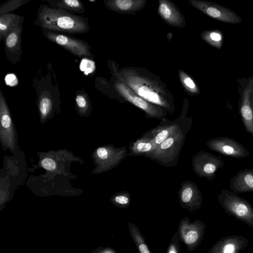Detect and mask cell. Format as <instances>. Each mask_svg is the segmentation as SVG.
Returning <instances> with one entry per match:
<instances>
[{
  "label": "cell",
  "instance_id": "cell-30",
  "mask_svg": "<svg viewBox=\"0 0 253 253\" xmlns=\"http://www.w3.org/2000/svg\"><path fill=\"white\" fill-rule=\"evenodd\" d=\"M152 146L149 143H139L137 146V149L139 152H144L150 150Z\"/></svg>",
  "mask_w": 253,
  "mask_h": 253
},
{
  "label": "cell",
  "instance_id": "cell-13",
  "mask_svg": "<svg viewBox=\"0 0 253 253\" xmlns=\"http://www.w3.org/2000/svg\"><path fill=\"white\" fill-rule=\"evenodd\" d=\"M201 160V172L209 179L214 178L217 169L224 166L223 161L220 157L209 153L204 154Z\"/></svg>",
  "mask_w": 253,
  "mask_h": 253
},
{
  "label": "cell",
  "instance_id": "cell-24",
  "mask_svg": "<svg viewBox=\"0 0 253 253\" xmlns=\"http://www.w3.org/2000/svg\"><path fill=\"white\" fill-rule=\"evenodd\" d=\"M159 11L161 15L165 19H169L172 15L170 7L166 3H162L159 6Z\"/></svg>",
  "mask_w": 253,
  "mask_h": 253
},
{
  "label": "cell",
  "instance_id": "cell-27",
  "mask_svg": "<svg viewBox=\"0 0 253 253\" xmlns=\"http://www.w3.org/2000/svg\"><path fill=\"white\" fill-rule=\"evenodd\" d=\"M89 253H117L116 250L109 247H98L91 252Z\"/></svg>",
  "mask_w": 253,
  "mask_h": 253
},
{
  "label": "cell",
  "instance_id": "cell-3",
  "mask_svg": "<svg viewBox=\"0 0 253 253\" xmlns=\"http://www.w3.org/2000/svg\"><path fill=\"white\" fill-rule=\"evenodd\" d=\"M217 200L228 215L253 227V207L249 201L226 189L220 191Z\"/></svg>",
  "mask_w": 253,
  "mask_h": 253
},
{
  "label": "cell",
  "instance_id": "cell-16",
  "mask_svg": "<svg viewBox=\"0 0 253 253\" xmlns=\"http://www.w3.org/2000/svg\"><path fill=\"white\" fill-rule=\"evenodd\" d=\"M128 228L131 238L139 253H151L138 227L134 223H128Z\"/></svg>",
  "mask_w": 253,
  "mask_h": 253
},
{
  "label": "cell",
  "instance_id": "cell-22",
  "mask_svg": "<svg viewBox=\"0 0 253 253\" xmlns=\"http://www.w3.org/2000/svg\"><path fill=\"white\" fill-rule=\"evenodd\" d=\"M179 241L178 232L176 231L172 237L166 253H181Z\"/></svg>",
  "mask_w": 253,
  "mask_h": 253
},
{
  "label": "cell",
  "instance_id": "cell-4",
  "mask_svg": "<svg viewBox=\"0 0 253 253\" xmlns=\"http://www.w3.org/2000/svg\"><path fill=\"white\" fill-rule=\"evenodd\" d=\"M42 31L47 40L73 55L80 58L86 57L93 59L91 47L86 41L44 29H42Z\"/></svg>",
  "mask_w": 253,
  "mask_h": 253
},
{
  "label": "cell",
  "instance_id": "cell-9",
  "mask_svg": "<svg viewBox=\"0 0 253 253\" xmlns=\"http://www.w3.org/2000/svg\"><path fill=\"white\" fill-rule=\"evenodd\" d=\"M248 243V239L242 235H229L219 239L207 253H239Z\"/></svg>",
  "mask_w": 253,
  "mask_h": 253
},
{
  "label": "cell",
  "instance_id": "cell-6",
  "mask_svg": "<svg viewBox=\"0 0 253 253\" xmlns=\"http://www.w3.org/2000/svg\"><path fill=\"white\" fill-rule=\"evenodd\" d=\"M207 145L211 149L224 156L239 159L250 156L244 146L231 138L217 137L209 140Z\"/></svg>",
  "mask_w": 253,
  "mask_h": 253
},
{
  "label": "cell",
  "instance_id": "cell-18",
  "mask_svg": "<svg viewBox=\"0 0 253 253\" xmlns=\"http://www.w3.org/2000/svg\"><path fill=\"white\" fill-rule=\"evenodd\" d=\"M118 88L123 95L136 106L144 110L147 108L148 104L147 102L142 98L132 94L125 85L121 84L118 86Z\"/></svg>",
  "mask_w": 253,
  "mask_h": 253
},
{
  "label": "cell",
  "instance_id": "cell-15",
  "mask_svg": "<svg viewBox=\"0 0 253 253\" xmlns=\"http://www.w3.org/2000/svg\"><path fill=\"white\" fill-rule=\"evenodd\" d=\"M53 8L61 9L72 14L83 13L85 11L84 3L80 0H46Z\"/></svg>",
  "mask_w": 253,
  "mask_h": 253
},
{
  "label": "cell",
  "instance_id": "cell-25",
  "mask_svg": "<svg viewBox=\"0 0 253 253\" xmlns=\"http://www.w3.org/2000/svg\"><path fill=\"white\" fill-rule=\"evenodd\" d=\"M41 165L44 169L48 171H52L56 168L55 162L49 158L43 159L42 161Z\"/></svg>",
  "mask_w": 253,
  "mask_h": 253
},
{
  "label": "cell",
  "instance_id": "cell-2",
  "mask_svg": "<svg viewBox=\"0 0 253 253\" xmlns=\"http://www.w3.org/2000/svg\"><path fill=\"white\" fill-rule=\"evenodd\" d=\"M38 98V106L42 119L51 115L60 103L59 83L52 64L40 69L32 80Z\"/></svg>",
  "mask_w": 253,
  "mask_h": 253
},
{
  "label": "cell",
  "instance_id": "cell-29",
  "mask_svg": "<svg viewBox=\"0 0 253 253\" xmlns=\"http://www.w3.org/2000/svg\"><path fill=\"white\" fill-rule=\"evenodd\" d=\"M168 135V131L167 130H163L159 133L156 137L155 142L159 144L164 141Z\"/></svg>",
  "mask_w": 253,
  "mask_h": 253
},
{
  "label": "cell",
  "instance_id": "cell-12",
  "mask_svg": "<svg viewBox=\"0 0 253 253\" xmlns=\"http://www.w3.org/2000/svg\"><path fill=\"white\" fill-rule=\"evenodd\" d=\"M229 189L236 193L253 192V169L240 170L229 181Z\"/></svg>",
  "mask_w": 253,
  "mask_h": 253
},
{
  "label": "cell",
  "instance_id": "cell-14",
  "mask_svg": "<svg viewBox=\"0 0 253 253\" xmlns=\"http://www.w3.org/2000/svg\"><path fill=\"white\" fill-rule=\"evenodd\" d=\"M24 19V17L14 13L0 16V42L4 40L12 29L23 23Z\"/></svg>",
  "mask_w": 253,
  "mask_h": 253
},
{
  "label": "cell",
  "instance_id": "cell-20",
  "mask_svg": "<svg viewBox=\"0 0 253 253\" xmlns=\"http://www.w3.org/2000/svg\"><path fill=\"white\" fill-rule=\"evenodd\" d=\"M137 92L139 96L150 102L161 104V101L158 94L145 86H141L138 88Z\"/></svg>",
  "mask_w": 253,
  "mask_h": 253
},
{
  "label": "cell",
  "instance_id": "cell-32",
  "mask_svg": "<svg viewBox=\"0 0 253 253\" xmlns=\"http://www.w3.org/2000/svg\"><path fill=\"white\" fill-rule=\"evenodd\" d=\"M184 83L187 86L191 89L194 88L196 86L194 82L189 77L184 78Z\"/></svg>",
  "mask_w": 253,
  "mask_h": 253
},
{
  "label": "cell",
  "instance_id": "cell-31",
  "mask_svg": "<svg viewBox=\"0 0 253 253\" xmlns=\"http://www.w3.org/2000/svg\"><path fill=\"white\" fill-rule=\"evenodd\" d=\"M173 143V138L171 137L168 138L161 143V148L163 149H168L172 145Z\"/></svg>",
  "mask_w": 253,
  "mask_h": 253
},
{
  "label": "cell",
  "instance_id": "cell-7",
  "mask_svg": "<svg viewBox=\"0 0 253 253\" xmlns=\"http://www.w3.org/2000/svg\"><path fill=\"white\" fill-rule=\"evenodd\" d=\"M0 140L11 150L15 147V132L9 110L0 89Z\"/></svg>",
  "mask_w": 253,
  "mask_h": 253
},
{
  "label": "cell",
  "instance_id": "cell-26",
  "mask_svg": "<svg viewBox=\"0 0 253 253\" xmlns=\"http://www.w3.org/2000/svg\"><path fill=\"white\" fill-rule=\"evenodd\" d=\"M209 37L212 42L214 43V45L216 47H221L222 36L220 33L215 32H211Z\"/></svg>",
  "mask_w": 253,
  "mask_h": 253
},
{
  "label": "cell",
  "instance_id": "cell-5",
  "mask_svg": "<svg viewBox=\"0 0 253 253\" xmlns=\"http://www.w3.org/2000/svg\"><path fill=\"white\" fill-rule=\"evenodd\" d=\"M206 229V224L201 220L191 221L187 217L180 220L177 230L179 239L188 252L194 251L201 244Z\"/></svg>",
  "mask_w": 253,
  "mask_h": 253
},
{
  "label": "cell",
  "instance_id": "cell-8",
  "mask_svg": "<svg viewBox=\"0 0 253 253\" xmlns=\"http://www.w3.org/2000/svg\"><path fill=\"white\" fill-rule=\"evenodd\" d=\"M23 23L12 29L3 40L6 56L14 65L17 63L21 58Z\"/></svg>",
  "mask_w": 253,
  "mask_h": 253
},
{
  "label": "cell",
  "instance_id": "cell-28",
  "mask_svg": "<svg viewBox=\"0 0 253 253\" xmlns=\"http://www.w3.org/2000/svg\"><path fill=\"white\" fill-rule=\"evenodd\" d=\"M96 155L100 160H105L108 157V152L107 150L104 147L98 148L96 150Z\"/></svg>",
  "mask_w": 253,
  "mask_h": 253
},
{
  "label": "cell",
  "instance_id": "cell-10",
  "mask_svg": "<svg viewBox=\"0 0 253 253\" xmlns=\"http://www.w3.org/2000/svg\"><path fill=\"white\" fill-rule=\"evenodd\" d=\"M253 89V79H252L242 93L239 108L245 129L253 137V111L251 105V96Z\"/></svg>",
  "mask_w": 253,
  "mask_h": 253
},
{
  "label": "cell",
  "instance_id": "cell-11",
  "mask_svg": "<svg viewBox=\"0 0 253 253\" xmlns=\"http://www.w3.org/2000/svg\"><path fill=\"white\" fill-rule=\"evenodd\" d=\"M201 8L209 16L221 22L231 24L242 22L241 18L234 11L220 5L204 3Z\"/></svg>",
  "mask_w": 253,
  "mask_h": 253
},
{
  "label": "cell",
  "instance_id": "cell-23",
  "mask_svg": "<svg viewBox=\"0 0 253 253\" xmlns=\"http://www.w3.org/2000/svg\"><path fill=\"white\" fill-rule=\"evenodd\" d=\"M114 203L120 208H126L129 203V198L125 195H118L115 197L113 199Z\"/></svg>",
  "mask_w": 253,
  "mask_h": 253
},
{
  "label": "cell",
  "instance_id": "cell-17",
  "mask_svg": "<svg viewBox=\"0 0 253 253\" xmlns=\"http://www.w3.org/2000/svg\"><path fill=\"white\" fill-rule=\"evenodd\" d=\"M75 101L77 110L82 114H85L91 109V102L87 93L84 90H77Z\"/></svg>",
  "mask_w": 253,
  "mask_h": 253
},
{
  "label": "cell",
  "instance_id": "cell-1",
  "mask_svg": "<svg viewBox=\"0 0 253 253\" xmlns=\"http://www.w3.org/2000/svg\"><path fill=\"white\" fill-rule=\"evenodd\" d=\"M34 24L41 29L69 34L86 33L90 29L86 17L44 4L40 5Z\"/></svg>",
  "mask_w": 253,
  "mask_h": 253
},
{
  "label": "cell",
  "instance_id": "cell-19",
  "mask_svg": "<svg viewBox=\"0 0 253 253\" xmlns=\"http://www.w3.org/2000/svg\"><path fill=\"white\" fill-rule=\"evenodd\" d=\"M30 0H10L1 4L0 6V16L8 14L28 2Z\"/></svg>",
  "mask_w": 253,
  "mask_h": 253
},
{
  "label": "cell",
  "instance_id": "cell-21",
  "mask_svg": "<svg viewBox=\"0 0 253 253\" xmlns=\"http://www.w3.org/2000/svg\"><path fill=\"white\" fill-rule=\"evenodd\" d=\"M95 64L92 59L83 58L80 64V69L85 76H91L95 70Z\"/></svg>",
  "mask_w": 253,
  "mask_h": 253
}]
</instances>
